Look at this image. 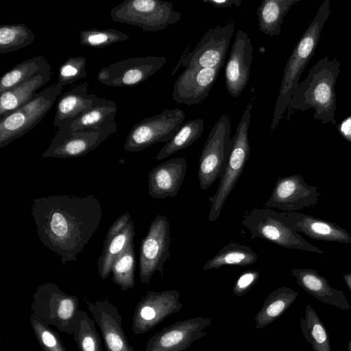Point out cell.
Here are the masks:
<instances>
[{
	"label": "cell",
	"mask_w": 351,
	"mask_h": 351,
	"mask_svg": "<svg viewBox=\"0 0 351 351\" xmlns=\"http://www.w3.org/2000/svg\"><path fill=\"white\" fill-rule=\"evenodd\" d=\"M32 215L42 243L61 258L75 261L99 228V200L93 195H52L33 200Z\"/></svg>",
	"instance_id": "cell-1"
},
{
	"label": "cell",
	"mask_w": 351,
	"mask_h": 351,
	"mask_svg": "<svg viewBox=\"0 0 351 351\" xmlns=\"http://www.w3.org/2000/svg\"><path fill=\"white\" fill-rule=\"evenodd\" d=\"M62 88L58 82L46 87L27 103L0 119V149L34 128L52 108Z\"/></svg>",
	"instance_id": "cell-5"
},
{
	"label": "cell",
	"mask_w": 351,
	"mask_h": 351,
	"mask_svg": "<svg viewBox=\"0 0 351 351\" xmlns=\"http://www.w3.org/2000/svg\"><path fill=\"white\" fill-rule=\"evenodd\" d=\"M93 319L98 324L106 351H134L122 327V317L109 301L88 304Z\"/></svg>",
	"instance_id": "cell-22"
},
{
	"label": "cell",
	"mask_w": 351,
	"mask_h": 351,
	"mask_svg": "<svg viewBox=\"0 0 351 351\" xmlns=\"http://www.w3.org/2000/svg\"><path fill=\"white\" fill-rule=\"evenodd\" d=\"M49 65V62L43 56H36L16 64L1 76L0 93L34 77Z\"/></svg>",
	"instance_id": "cell-31"
},
{
	"label": "cell",
	"mask_w": 351,
	"mask_h": 351,
	"mask_svg": "<svg viewBox=\"0 0 351 351\" xmlns=\"http://www.w3.org/2000/svg\"><path fill=\"white\" fill-rule=\"evenodd\" d=\"M298 292L280 287L271 291L255 316L256 328L262 329L279 318L293 303Z\"/></svg>",
	"instance_id": "cell-27"
},
{
	"label": "cell",
	"mask_w": 351,
	"mask_h": 351,
	"mask_svg": "<svg viewBox=\"0 0 351 351\" xmlns=\"http://www.w3.org/2000/svg\"><path fill=\"white\" fill-rule=\"evenodd\" d=\"M204 129V121L202 119L190 120L181 125L173 137L168 141L156 156L157 160L166 158L195 143Z\"/></svg>",
	"instance_id": "cell-33"
},
{
	"label": "cell",
	"mask_w": 351,
	"mask_h": 351,
	"mask_svg": "<svg viewBox=\"0 0 351 351\" xmlns=\"http://www.w3.org/2000/svg\"><path fill=\"white\" fill-rule=\"evenodd\" d=\"M202 2L208 3L217 8H226L233 6H239L241 0H202Z\"/></svg>",
	"instance_id": "cell-42"
},
{
	"label": "cell",
	"mask_w": 351,
	"mask_h": 351,
	"mask_svg": "<svg viewBox=\"0 0 351 351\" xmlns=\"http://www.w3.org/2000/svg\"><path fill=\"white\" fill-rule=\"evenodd\" d=\"M210 325L212 319L202 317L175 322L152 336L147 342L145 351H184L194 341L206 336L203 330Z\"/></svg>",
	"instance_id": "cell-17"
},
{
	"label": "cell",
	"mask_w": 351,
	"mask_h": 351,
	"mask_svg": "<svg viewBox=\"0 0 351 351\" xmlns=\"http://www.w3.org/2000/svg\"><path fill=\"white\" fill-rule=\"evenodd\" d=\"M30 324L43 351H67L58 333L33 313L30 314Z\"/></svg>",
	"instance_id": "cell-38"
},
{
	"label": "cell",
	"mask_w": 351,
	"mask_h": 351,
	"mask_svg": "<svg viewBox=\"0 0 351 351\" xmlns=\"http://www.w3.org/2000/svg\"><path fill=\"white\" fill-rule=\"evenodd\" d=\"M300 0H263L257 9L259 29L267 36H278L283 19Z\"/></svg>",
	"instance_id": "cell-28"
},
{
	"label": "cell",
	"mask_w": 351,
	"mask_h": 351,
	"mask_svg": "<svg viewBox=\"0 0 351 351\" xmlns=\"http://www.w3.org/2000/svg\"><path fill=\"white\" fill-rule=\"evenodd\" d=\"M86 59L84 56L69 58L59 67L58 82L64 86L86 77Z\"/></svg>",
	"instance_id": "cell-39"
},
{
	"label": "cell",
	"mask_w": 351,
	"mask_h": 351,
	"mask_svg": "<svg viewBox=\"0 0 351 351\" xmlns=\"http://www.w3.org/2000/svg\"><path fill=\"white\" fill-rule=\"evenodd\" d=\"M166 62L163 56L130 58L102 67L97 80L111 87L134 86L147 80Z\"/></svg>",
	"instance_id": "cell-14"
},
{
	"label": "cell",
	"mask_w": 351,
	"mask_h": 351,
	"mask_svg": "<svg viewBox=\"0 0 351 351\" xmlns=\"http://www.w3.org/2000/svg\"><path fill=\"white\" fill-rule=\"evenodd\" d=\"M51 77V66L50 64L29 80L1 93L0 119L30 101L36 91L50 81Z\"/></svg>",
	"instance_id": "cell-26"
},
{
	"label": "cell",
	"mask_w": 351,
	"mask_h": 351,
	"mask_svg": "<svg viewBox=\"0 0 351 351\" xmlns=\"http://www.w3.org/2000/svg\"><path fill=\"white\" fill-rule=\"evenodd\" d=\"M176 290L149 291L136 305L132 328L135 335L144 334L183 306Z\"/></svg>",
	"instance_id": "cell-15"
},
{
	"label": "cell",
	"mask_w": 351,
	"mask_h": 351,
	"mask_svg": "<svg viewBox=\"0 0 351 351\" xmlns=\"http://www.w3.org/2000/svg\"><path fill=\"white\" fill-rule=\"evenodd\" d=\"M252 104L249 103L232 138V145L224 171L215 195L208 200L211 207L208 215L210 222L215 221L219 217L222 208L237 182L241 176L250 156L248 132L250 123Z\"/></svg>",
	"instance_id": "cell-4"
},
{
	"label": "cell",
	"mask_w": 351,
	"mask_h": 351,
	"mask_svg": "<svg viewBox=\"0 0 351 351\" xmlns=\"http://www.w3.org/2000/svg\"><path fill=\"white\" fill-rule=\"evenodd\" d=\"M231 123L223 113L211 129L200 155L197 176L202 190H207L220 178L231 150Z\"/></svg>",
	"instance_id": "cell-9"
},
{
	"label": "cell",
	"mask_w": 351,
	"mask_h": 351,
	"mask_svg": "<svg viewBox=\"0 0 351 351\" xmlns=\"http://www.w3.org/2000/svg\"><path fill=\"white\" fill-rule=\"evenodd\" d=\"M117 130V125L114 121L100 127L77 131H57L51 145L42 154V156L68 158L84 156L95 149Z\"/></svg>",
	"instance_id": "cell-12"
},
{
	"label": "cell",
	"mask_w": 351,
	"mask_h": 351,
	"mask_svg": "<svg viewBox=\"0 0 351 351\" xmlns=\"http://www.w3.org/2000/svg\"><path fill=\"white\" fill-rule=\"evenodd\" d=\"M117 112V106L112 100L99 97L91 108L75 119L68 129L64 131H77L84 128L102 126L116 121Z\"/></svg>",
	"instance_id": "cell-29"
},
{
	"label": "cell",
	"mask_w": 351,
	"mask_h": 351,
	"mask_svg": "<svg viewBox=\"0 0 351 351\" xmlns=\"http://www.w3.org/2000/svg\"><path fill=\"white\" fill-rule=\"evenodd\" d=\"M170 226L166 216L157 215L150 223L139 250V278L147 284L158 271L163 276V267L170 256Z\"/></svg>",
	"instance_id": "cell-11"
},
{
	"label": "cell",
	"mask_w": 351,
	"mask_h": 351,
	"mask_svg": "<svg viewBox=\"0 0 351 351\" xmlns=\"http://www.w3.org/2000/svg\"><path fill=\"white\" fill-rule=\"evenodd\" d=\"M300 326L304 337L314 351H332L326 328L309 304L305 308L304 317L300 318Z\"/></svg>",
	"instance_id": "cell-32"
},
{
	"label": "cell",
	"mask_w": 351,
	"mask_h": 351,
	"mask_svg": "<svg viewBox=\"0 0 351 351\" xmlns=\"http://www.w3.org/2000/svg\"><path fill=\"white\" fill-rule=\"evenodd\" d=\"M259 277L258 271L253 269L245 271L237 278L233 287V293L236 296L245 295L256 284Z\"/></svg>",
	"instance_id": "cell-40"
},
{
	"label": "cell",
	"mask_w": 351,
	"mask_h": 351,
	"mask_svg": "<svg viewBox=\"0 0 351 351\" xmlns=\"http://www.w3.org/2000/svg\"><path fill=\"white\" fill-rule=\"evenodd\" d=\"M35 34L25 24L0 25V54L19 50L30 45Z\"/></svg>",
	"instance_id": "cell-35"
},
{
	"label": "cell",
	"mask_w": 351,
	"mask_h": 351,
	"mask_svg": "<svg viewBox=\"0 0 351 351\" xmlns=\"http://www.w3.org/2000/svg\"><path fill=\"white\" fill-rule=\"evenodd\" d=\"M234 32L232 21L208 29L195 48L181 60L182 66L193 69H221Z\"/></svg>",
	"instance_id": "cell-13"
},
{
	"label": "cell",
	"mask_w": 351,
	"mask_h": 351,
	"mask_svg": "<svg viewBox=\"0 0 351 351\" xmlns=\"http://www.w3.org/2000/svg\"><path fill=\"white\" fill-rule=\"evenodd\" d=\"M330 13V1L325 0L319 7L317 14L295 45L285 65L282 80L277 97L271 124L273 132L278 127L283 114L295 92L299 79L314 56L320 38L322 29Z\"/></svg>",
	"instance_id": "cell-3"
},
{
	"label": "cell",
	"mask_w": 351,
	"mask_h": 351,
	"mask_svg": "<svg viewBox=\"0 0 351 351\" xmlns=\"http://www.w3.org/2000/svg\"><path fill=\"white\" fill-rule=\"evenodd\" d=\"M185 119L181 109H165L160 114L147 117L133 125L124 143L126 152L142 151L154 144L169 141Z\"/></svg>",
	"instance_id": "cell-10"
},
{
	"label": "cell",
	"mask_w": 351,
	"mask_h": 351,
	"mask_svg": "<svg viewBox=\"0 0 351 351\" xmlns=\"http://www.w3.org/2000/svg\"><path fill=\"white\" fill-rule=\"evenodd\" d=\"M278 217L289 228L308 237L328 242L350 243L351 235L342 227L329 221L299 212L278 213Z\"/></svg>",
	"instance_id": "cell-21"
},
{
	"label": "cell",
	"mask_w": 351,
	"mask_h": 351,
	"mask_svg": "<svg viewBox=\"0 0 351 351\" xmlns=\"http://www.w3.org/2000/svg\"><path fill=\"white\" fill-rule=\"evenodd\" d=\"M321 193L314 185L308 184L301 174L279 178L269 199L267 208H278L285 212H296L313 207L319 202Z\"/></svg>",
	"instance_id": "cell-16"
},
{
	"label": "cell",
	"mask_w": 351,
	"mask_h": 351,
	"mask_svg": "<svg viewBox=\"0 0 351 351\" xmlns=\"http://www.w3.org/2000/svg\"><path fill=\"white\" fill-rule=\"evenodd\" d=\"M129 39V36L115 29H90L82 30L80 34V42L83 46L103 48L110 45Z\"/></svg>",
	"instance_id": "cell-37"
},
{
	"label": "cell",
	"mask_w": 351,
	"mask_h": 351,
	"mask_svg": "<svg viewBox=\"0 0 351 351\" xmlns=\"http://www.w3.org/2000/svg\"><path fill=\"white\" fill-rule=\"evenodd\" d=\"M343 279L346 286L348 287L349 290L351 291V271L345 274L343 276Z\"/></svg>",
	"instance_id": "cell-43"
},
{
	"label": "cell",
	"mask_w": 351,
	"mask_h": 351,
	"mask_svg": "<svg viewBox=\"0 0 351 351\" xmlns=\"http://www.w3.org/2000/svg\"><path fill=\"white\" fill-rule=\"evenodd\" d=\"M347 348L348 351H351V340L348 342Z\"/></svg>",
	"instance_id": "cell-44"
},
{
	"label": "cell",
	"mask_w": 351,
	"mask_h": 351,
	"mask_svg": "<svg viewBox=\"0 0 351 351\" xmlns=\"http://www.w3.org/2000/svg\"><path fill=\"white\" fill-rule=\"evenodd\" d=\"M340 73V62L327 56L320 59L308 71L307 77L292 95L288 110H315L313 117L323 124L331 122L337 125L335 84Z\"/></svg>",
	"instance_id": "cell-2"
},
{
	"label": "cell",
	"mask_w": 351,
	"mask_h": 351,
	"mask_svg": "<svg viewBox=\"0 0 351 351\" xmlns=\"http://www.w3.org/2000/svg\"><path fill=\"white\" fill-rule=\"evenodd\" d=\"M221 69L185 68L174 83L172 97L180 104L197 105L209 95Z\"/></svg>",
	"instance_id": "cell-19"
},
{
	"label": "cell",
	"mask_w": 351,
	"mask_h": 351,
	"mask_svg": "<svg viewBox=\"0 0 351 351\" xmlns=\"http://www.w3.org/2000/svg\"><path fill=\"white\" fill-rule=\"evenodd\" d=\"M110 16L114 23L135 25L145 32H157L178 22L181 14L166 1L125 0L110 10Z\"/></svg>",
	"instance_id": "cell-6"
},
{
	"label": "cell",
	"mask_w": 351,
	"mask_h": 351,
	"mask_svg": "<svg viewBox=\"0 0 351 351\" xmlns=\"http://www.w3.org/2000/svg\"><path fill=\"white\" fill-rule=\"evenodd\" d=\"M31 309L47 324L73 335L75 317L80 310L76 295L63 292L54 283H44L34 293Z\"/></svg>",
	"instance_id": "cell-7"
},
{
	"label": "cell",
	"mask_w": 351,
	"mask_h": 351,
	"mask_svg": "<svg viewBox=\"0 0 351 351\" xmlns=\"http://www.w3.org/2000/svg\"><path fill=\"white\" fill-rule=\"evenodd\" d=\"M241 223L251 233V239L261 238L287 249L324 254L322 249L287 226L278 217V212L271 208H253L243 215Z\"/></svg>",
	"instance_id": "cell-8"
},
{
	"label": "cell",
	"mask_w": 351,
	"mask_h": 351,
	"mask_svg": "<svg viewBox=\"0 0 351 351\" xmlns=\"http://www.w3.org/2000/svg\"><path fill=\"white\" fill-rule=\"evenodd\" d=\"M135 266L134 245L132 243L115 259L112 265V282L119 285L121 291L134 287Z\"/></svg>",
	"instance_id": "cell-36"
},
{
	"label": "cell",
	"mask_w": 351,
	"mask_h": 351,
	"mask_svg": "<svg viewBox=\"0 0 351 351\" xmlns=\"http://www.w3.org/2000/svg\"><path fill=\"white\" fill-rule=\"evenodd\" d=\"M135 234L134 225L128 212L120 215L110 227L102 253L97 260V270L102 279L109 276L114 261L133 243Z\"/></svg>",
	"instance_id": "cell-20"
},
{
	"label": "cell",
	"mask_w": 351,
	"mask_h": 351,
	"mask_svg": "<svg viewBox=\"0 0 351 351\" xmlns=\"http://www.w3.org/2000/svg\"><path fill=\"white\" fill-rule=\"evenodd\" d=\"M187 169L185 158L166 160L154 167L148 175V192L152 198L174 197L184 181Z\"/></svg>",
	"instance_id": "cell-23"
},
{
	"label": "cell",
	"mask_w": 351,
	"mask_h": 351,
	"mask_svg": "<svg viewBox=\"0 0 351 351\" xmlns=\"http://www.w3.org/2000/svg\"><path fill=\"white\" fill-rule=\"evenodd\" d=\"M257 254L251 247L236 243H230L223 247L203 266L204 270L219 269L226 265L247 266L256 262Z\"/></svg>",
	"instance_id": "cell-30"
},
{
	"label": "cell",
	"mask_w": 351,
	"mask_h": 351,
	"mask_svg": "<svg viewBox=\"0 0 351 351\" xmlns=\"http://www.w3.org/2000/svg\"><path fill=\"white\" fill-rule=\"evenodd\" d=\"M73 337L79 351H102L101 339L95 322L84 311L77 312Z\"/></svg>",
	"instance_id": "cell-34"
},
{
	"label": "cell",
	"mask_w": 351,
	"mask_h": 351,
	"mask_svg": "<svg viewBox=\"0 0 351 351\" xmlns=\"http://www.w3.org/2000/svg\"><path fill=\"white\" fill-rule=\"evenodd\" d=\"M297 283L318 300L342 310H350L351 305L341 290L332 288L327 279L309 268H291Z\"/></svg>",
	"instance_id": "cell-25"
},
{
	"label": "cell",
	"mask_w": 351,
	"mask_h": 351,
	"mask_svg": "<svg viewBox=\"0 0 351 351\" xmlns=\"http://www.w3.org/2000/svg\"><path fill=\"white\" fill-rule=\"evenodd\" d=\"M337 129L346 141L351 143V115L347 117L337 125Z\"/></svg>",
	"instance_id": "cell-41"
},
{
	"label": "cell",
	"mask_w": 351,
	"mask_h": 351,
	"mask_svg": "<svg viewBox=\"0 0 351 351\" xmlns=\"http://www.w3.org/2000/svg\"><path fill=\"white\" fill-rule=\"evenodd\" d=\"M88 87V82H84L59 97L53 120L59 131L66 130L75 119L93 106L99 97L90 93Z\"/></svg>",
	"instance_id": "cell-24"
},
{
	"label": "cell",
	"mask_w": 351,
	"mask_h": 351,
	"mask_svg": "<svg viewBox=\"0 0 351 351\" xmlns=\"http://www.w3.org/2000/svg\"><path fill=\"white\" fill-rule=\"evenodd\" d=\"M253 51L251 40L247 33L239 30L235 34L225 69L226 88L234 98L242 93L250 80Z\"/></svg>",
	"instance_id": "cell-18"
}]
</instances>
